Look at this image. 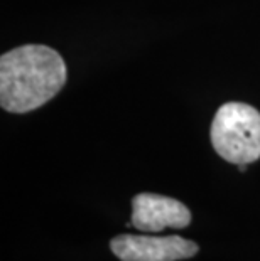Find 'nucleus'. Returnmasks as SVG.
Returning <instances> with one entry per match:
<instances>
[{
  "mask_svg": "<svg viewBox=\"0 0 260 261\" xmlns=\"http://www.w3.org/2000/svg\"><path fill=\"white\" fill-rule=\"evenodd\" d=\"M64 59L42 44H26L0 56V105L9 113L37 110L63 90Z\"/></svg>",
  "mask_w": 260,
  "mask_h": 261,
  "instance_id": "1",
  "label": "nucleus"
},
{
  "mask_svg": "<svg viewBox=\"0 0 260 261\" xmlns=\"http://www.w3.org/2000/svg\"><path fill=\"white\" fill-rule=\"evenodd\" d=\"M215 152L230 164L260 159V112L247 103L230 101L217 110L209 130Z\"/></svg>",
  "mask_w": 260,
  "mask_h": 261,
  "instance_id": "2",
  "label": "nucleus"
},
{
  "mask_svg": "<svg viewBox=\"0 0 260 261\" xmlns=\"http://www.w3.org/2000/svg\"><path fill=\"white\" fill-rule=\"evenodd\" d=\"M191 223V211L178 199L142 192L132 199L130 224L139 231L160 232L166 227L182 229Z\"/></svg>",
  "mask_w": 260,
  "mask_h": 261,
  "instance_id": "4",
  "label": "nucleus"
},
{
  "mask_svg": "<svg viewBox=\"0 0 260 261\" xmlns=\"http://www.w3.org/2000/svg\"><path fill=\"white\" fill-rule=\"evenodd\" d=\"M110 249L120 261H178L195 256L200 246L181 236L120 234L110 241Z\"/></svg>",
  "mask_w": 260,
  "mask_h": 261,
  "instance_id": "3",
  "label": "nucleus"
}]
</instances>
